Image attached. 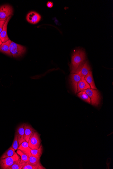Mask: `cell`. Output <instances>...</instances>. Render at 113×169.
Returning a JSON list of instances; mask_svg holds the SVG:
<instances>
[{
  "label": "cell",
  "mask_w": 113,
  "mask_h": 169,
  "mask_svg": "<svg viewBox=\"0 0 113 169\" xmlns=\"http://www.w3.org/2000/svg\"><path fill=\"white\" fill-rule=\"evenodd\" d=\"M29 147L32 149H37L40 147L41 140L40 136L36 131L32 134L28 142Z\"/></svg>",
  "instance_id": "8992f818"
},
{
  "label": "cell",
  "mask_w": 113,
  "mask_h": 169,
  "mask_svg": "<svg viewBox=\"0 0 113 169\" xmlns=\"http://www.w3.org/2000/svg\"><path fill=\"white\" fill-rule=\"evenodd\" d=\"M46 168L41 164H31L26 162L24 166L22 169H46Z\"/></svg>",
  "instance_id": "d6986e66"
},
{
  "label": "cell",
  "mask_w": 113,
  "mask_h": 169,
  "mask_svg": "<svg viewBox=\"0 0 113 169\" xmlns=\"http://www.w3.org/2000/svg\"><path fill=\"white\" fill-rule=\"evenodd\" d=\"M26 162L20 158L16 161L13 164L6 169H22L24 166Z\"/></svg>",
  "instance_id": "2e32d148"
},
{
  "label": "cell",
  "mask_w": 113,
  "mask_h": 169,
  "mask_svg": "<svg viewBox=\"0 0 113 169\" xmlns=\"http://www.w3.org/2000/svg\"><path fill=\"white\" fill-rule=\"evenodd\" d=\"M19 144L17 133H15L14 139L11 147L14 149V150L17 151L19 147Z\"/></svg>",
  "instance_id": "cb8c5ba5"
},
{
  "label": "cell",
  "mask_w": 113,
  "mask_h": 169,
  "mask_svg": "<svg viewBox=\"0 0 113 169\" xmlns=\"http://www.w3.org/2000/svg\"><path fill=\"white\" fill-rule=\"evenodd\" d=\"M2 43V40L1 39H0V46H1Z\"/></svg>",
  "instance_id": "4316f807"
},
{
  "label": "cell",
  "mask_w": 113,
  "mask_h": 169,
  "mask_svg": "<svg viewBox=\"0 0 113 169\" xmlns=\"http://www.w3.org/2000/svg\"><path fill=\"white\" fill-rule=\"evenodd\" d=\"M82 77L77 73H73L71 74L70 82L74 92L77 93V85L80 81L82 79Z\"/></svg>",
  "instance_id": "ba28073f"
},
{
  "label": "cell",
  "mask_w": 113,
  "mask_h": 169,
  "mask_svg": "<svg viewBox=\"0 0 113 169\" xmlns=\"http://www.w3.org/2000/svg\"><path fill=\"white\" fill-rule=\"evenodd\" d=\"M47 6L48 8H52L54 6L53 3V2H48L47 3Z\"/></svg>",
  "instance_id": "484cf974"
},
{
  "label": "cell",
  "mask_w": 113,
  "mask_h": 169,
  "mask_svg": "<svg viewBox=\"0 0 113 169\" xmlns=\"http://www.w3.org/2000/svg\"><path fill=\"white\" fill-rule=\"evenodd\" d=\"M20 156L17 154V152H15V153L12 156L0 159V168L6 169L13 164L16 161L20 159Z\"/></svg>",
  "instance_id": "277c9868"
},
{
  "label": "cell",
  "mask_w": 113,
  "mask_h": 169,
  "mask_svg": "<svg viewBox=\"0 0 113 169\" xmlns=\"http://www.w3.org/2000/svg\"><path fill=\"white\" fill-rule=\"evenodd\" d=\"M43 147L41 144L39 148L37 149H32L30 148V152L32 156L40 159L43 154Z\"/></svg>",
  "instance_id": "e0dca14e"
},
{
  "label": "cell",
  "mask_w": 113,
  "mask_h": 169,
  "mask_svg": "<svg viewBox=\"0 0 113 169\" xmlns=\"http://www.w3.org/2000/svg\"><path fill=\"white\" fill-rule=\"evenodd\" d=\"M90 68L88 61L83 64L77 71V73L81 76L82 79H85V77L88 75L90 71Z\"/></svg>",
  "instance_id": "9c48e42d"
},
{
  "label": "cell",
  "mask_w": 113,
  "mask_h": 169,
  "mask_svg": "<svg viewBox=\"0 0 113 169\" xmlns=\"http://www.w3.org/2000/svg\"><path fill=\"white\" fill-rule=\"evenodd\" d=\"M85 52L78 50L74 52L72 57L71 70L72 73H77L83 64L85 58Z\"/></svg>",
  "instance_id": "6da1fadb"
},
{
  "label": "cell",
  "mask_w": 113,
  "mask_h": 169,
  "mask_svg": "<svg viewBox=\"0 0 113 169\" xmlns=\"http://www.w3.org/2000/svg\"><path fill=\"white\" fill-rule=\"evenodd\" d=\"M24 140L28 142L32 134L36 131L31 125L27 123H24Z\"/></svg>",
  "instance_id": "8fae6325"
},
{
  "label": "cell",
  "mask_w": 113,
  "mask_h": 169,
  "mask_svg": "<svg viewBox=\"0 0 113 169\" xmlns=\"http://www.w3.org/2000/svg\"><path fill=\"white\" fill-rule=\"evenodd\" d=\"M9 49L12 57L14 58L21 57L26 51L25 47L12 41L9 44Z\"/></svg>",
  "instance_id": "7a4b0ae2"
},
{
  "label": "cell",
  "mask_w": 113,
  "mask_h": 169,
  "mask_svg": "<svg viewBox=\"0 0 113 169\" xmlns=\"http://www.w3.org/2000/svg\"><path fill=\"white\" fill-rule=\"evenodd\" d=\"M13 13V9L10 5L6 4L0 6V21H6Z\"/></svg>",
  "instance_id": "3957f363"
},
{
  "label": "cell",
  "mask_w": 113,
  "mask_h": 169,
  "mask_svg": "<svg viewBox=\"0 0 113 169\" xmlns=\"http://www.w3.org/2000/svg\"><path fill=\"white\" fill-rule=\"evenodd\" d=\"M85 79L90 85L91 89L97 90V88L93 80L92 71L90 70L87 75L85 77Z\"/></svg>",
  "instance_id": "9a60e30c"
},
{
  "label": "cell",
  "mask_w": 113,
  "mask_h": 169,
  "mask_svg": "<svg viewBox=\"0 0 113 169\" xmlns=\"http://www.w3.org/2000/svg\"><path fill=\"white\" fill-rule=\"evenodd\" d=\"M18 149L21 151L26 152L28 153L30 152V148L29 147L28 142L25 140L19 145Z\"/></svg>",
  "instance_id": "603a6c76"
},
{
  "label": "cell",
  "mask_w": 113,
  "mask_h": 169,
  "mask_svg": "<svg viewBox=\"0 0 113 169\" xmlns=\"http://www.w3.org/2000/svg\"><path fill=\"white\" fill-rule=\"evenodd\" d=\"M11 42V41L9 39L7 41L2 43L0 46V52L12 57V55L9 49V44Z\"/></svg>",
  "instance_id": "4fadbf2b"
},
{
  "label": "cell",
  "mask_w": 113,
  "mask_h": 169,
  "mask_svg": "<svg viewBox=\"0 0 113 169\" xmlns=\"http://www.w3.org/2000/svg\"><path fill=\"white\" fill-rule=\"evenodd\" d=\"M41 15L38 13L34 11L29 13L26 17L27 21L32 24H37L41 20Z\"/></svg>",
  "instance_id": "52a82bcc"
},
{
  "label": "cell",
  "mask_w": 113,
  "mask_h": 169,
  "mask_svg": "<svg viewBox=\"0 0 113 169\" xmlns=\"http://www.w3.org/2000/svg\"><path fill=\"white\" fill-rule=\"evenodd\" d=\"M17 152L20 156L21 160L26 162L28 161L29 156L28 152L25 151H21L18 149L17 151Z\"/></svg>",
  "instance_id": "44dd1931"
},
{
  "label": "cell",
  "mask_w": 113,
  "mask_h": 169,
  "mask_svg": "<svg viewBox=\"0 0 113 169\" xmlns=\"http://www.w3.org/2000/svg\"><path fill=\"white\" fill-rule=\"evenodd\" d=\"M89 88H91L89 84L85 79H82L77 84V93H78Z\"/></svg>",
  "instance_id": "5bb4252c"
},
{
  "label": "cell",
  "mask_w": 113,
  "mask_h": 169,
  "mask_svg": "<svg viewBox=\"0 0 113 169\" xmlns=\"http://www.w3.org/2000/svg\"><path fill=\"white\" fill-rule=\"evenodd\" d=\"M29 160L27 162L28 163L34 165H37L41 164L40 162V159L34 157L32 156L30 152H29Z\"/></svg>",
  "instance_id": "ac0fdd59"
},
{
  "label": "cell",
  "mask_w": 113,
  "mask_h": 169,
  "mask_svg": "<svg viewBox=\"0 0 113 169\" xmlns=\"http://www.w3.org/2000/svg\"><path fill=\"white\" fill-rule=\"evenodd\" d=\"M24 123L21 124L17 128L16 133L17 136L19 145L24 141Z\"/></svg>",
  "instance_id": "7c38bea8"
},
{
  "label": "cell",
  "mask_w": 113,
  "mask_h": 169,
  "mask_svg": "<svg viewBox=\"0 0 113 169\" xmlns=\"http://www.w3.org/2000/svg\"><path fill=\"white\" fill-rule=\"evenodd\" d=\"M6 21H0V34L2 31Z\"/></svg>",
  "instance_id": "d4e9b609"
},
{
  "label": "cell",
  "mask_w": 113,
  "mask_h": 169,
  "mask_svg": "<svg viewBox=\"0 0 113 169\" xmlns=\"http://www.w3.org/2000/svg\"><path fill=\"white\" fill-rule=\"evenodd\" d=\"M77 95L80 98L85 101L86 102L89 104H91V99H90L88 94L84 91L78 93L77 94Z\"/></svg>",
  "instance_id": "ffe728a7"
},
{
  "label": "cell",
  "mask_w": 113,
  "mask_h": 169,
  "mask_svg": "<svg viewBox=\"0 0 113 169\" xmlns=\"http://www.w3.org/2000/svg\"><path fill=\"white\" fill-rule=\"evenodd\" d=\"M12 17V16L9 17L6 21L2 31L0 34V39L2 43L8 41L9 39L7 35V26L8 23Z\"/></svg>",
  "instance_id": "30bf717a"
},
{
  "label": "cell",
  "mask_w": 113,
  "mask_h": 169,
  "mask_svg": "<svg viewBox=\"0 0 113 169\" xmlns=\"http://www.w3.org/2000/svg\"><path fill=\"white\" fill-rule=\"evenodd\" d=\"M15 151L12 147L9 148L2 155L0 159H4L8 157L12 156L15 153Z\"/></svg>",
  "instance_id": "7402d4cb"
},
{
  "label": "cell",
  "mask_w": 113,
  "mask_h": 169,
  "mask_svg": "<svg viewBox=\"0 0 113 169\" xmlns=\"http://www.w3.org/2000/svg\"><path fill=\"white\" fill-rule=\"evenodd\" d=\"M84 91L88 94L91 99L92 105L97 106L99 105L100 97L98 90L89 88Z\"/></svg>",
  "instance_id": "5b68a950"
}]
</instances>
